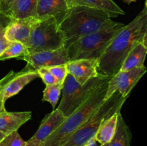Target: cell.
I'll return each instance as SVG.
<instances>
[{
	"mask_svg": "<svg viewBox=\"0 0 147 146\" xmlns=\"http://www.w3.org/2000/svg\"><path fill=\"white\" fill-rule=\"evenodd\" d=\"M147 27V7L116 34L98 60V74L112 77L120 70L129 52L143 42Z\"/></svg>",
	"mask_w": 147,
	"mask_h": 146,
	"instance_id": "obj_1",
	"label": "cell"
},
{
	"mask_svg": "<svg viewBox=\"0 0 147 146\" xmlns=\"http://www.w3.org/2000/svg\"><path fill=\"white\" fill-rule=\"evenodd\" d=\"M110 14L103 10L86 7H73L67 9L59 28L65 37V47L80 37L113 25Z\"/></svg>",
	"mask_w": 147,
	"mask_h": 146,
	"instance_id": "obj_2",
	"label": "cell"
},
{
	"mask_svg": "<svg viewBox=\"0 0 147 146\" xmlns=\"http://www.w3.org/2000/svg\"><path fill=\"white\" fill-rule=\"evenodd\" d=\"M109 81V80L101 84L76 111L66 117L64 123L45 140L41 146H61L64 144L103 102Z\"/></svg>",
	"mask_w": 147,
	"mask_h": 146,
	"instance_id": "obj_3",
	"label": "cell"
},
{
	"mask_svg": "<svg viewBox=\"0 0 147 146\" xmlns=\"http://www.w3.org/2000/svg\"><path fill=\"white\" fill-rule=\"evenodd\" d=\"M126 97L116 91L105 100L95 113L61 146H85L94 138L102 123L115 113L121 111Z\"/></svg>",
	"mask_w": 147,
	"mask_h": 146,
	"instance_id": "obj_4",
	"label": "cell"
},
{
	"mask_svg": "<svg viewBox=\"0 0 147 146\" xmlns=\"http://www.w3.org/2000/svg\"><path fill=\"white\" fill-rule=\"evenodd\" d=\"M124 26L123 23L116 22L113 25L78 39L66 47L70 62L84 59L98 60L109 43Z\"/></svg>",
	"mask_w": 147,
	"mask_h": 146,
	"instance_id": "obj_5",
	"label": "cell"
},
{
	"mask_svg": "<svg viewBox=\"0 0 147 146\" xmlns=\"http://www.w3.org/2000/svg\"><path fill=\"white\" fill-rule=\"evenodd\" d=\"M111 77L99 74L81 84L71 74H68L63 82L62 100L57 108L63 113L65 117H68Z\"/></svg>",
	"mask_w": 147,
	"mask_h": 146,
	"instance_id": "obj_6",
	"label": "cell"
},
{
	"mask_svg": "<svg viewBox=\"0 0 147 146\" xmlns=\"http://www.w3.org/2000/svg\"><path fill=\"white\" fill-rule=\"evenodd\" d=\"M65 37L55 17L37 19L33 25L27 44L29 53L56 50L65 47Z\"/></svg>",
	"mask_w": 147,
	"mask_h": 146,
	"instance_id": "obj_7",
	"label": "cell"
},
{
	"mask_svg": "<svg viewBox=\"0 0 147 146\" xmlns=\"http://www.w3.org/2000/svg\"><path fill=\"white\" fill-rule=\"evenodd\" d=\"M146 72V67L131 69L126 71L119 70L109 80L105 100L111 97L116 91L119 92L123 97L127 98L134 87Z\"/></svg>",
	"mask_w": 147,
	"mask_h": 146,
	"instance_id": "obj_8",
	"label": "cell"
},
{
	"mask_svg": "<svg viewBox=\"0 0 147 146\" xmlns=\"http://www.w3.org/2000/svg\"><path fill=\"white\" fill-rule=\"evenodd\" d=\"M22 60L27 62V66L24 69L27 71L37 70L41 67L65 64L70 62L66 47L56 50L29 53Z\"/></svg>",
	"mask_w": 147,
	"mask_h": 146,
	"instance_id": "obj_9",
	"label": "cell"
},
{
	"mask_svg": "<svg viewBox=\"0 0 147 146\" xmlns=\"http://www.w3.org/2000/svg\"><path fill=\"white\" fill-rule=\"evenodd\" d=\"M37 20V19L34 17L11 19L4 29V37L9 42H17L27 46L32 29Z\"/></svg>",
	"mask_w": 147,
	"mask_h": 146,
	"instance_id": "obj_10",
	"label": "cell"
},
{
	"mask_svg": "<svg viewBox=\"0 0 147 146\" xmlns=\"http://www.w3.org/2000/svg\"><path fill=\"white\" fill-rule=\"evenodd\" d=\"M65 119L66 117L60 110L55 109L45 117L37 131L28 141L42 145L50 135L53 134L64 123Z\"/></svg>",
	"mask_w": 147,
	"mask_h": 146,
	"instance_id": "obj_11",
	"label": "cell"
},
{
	"mask_svg": "<svg viewBox=\"0 0 147 146\" xmlns=\"http://www.w3.org/2000/svg\"><path fill=\"white\" fill-rule=\"evenodd\" d=\"M39 77L37 70H25L23 69L20 72L16 73L15 75L3 87L0 91V96L3 102L10 97L18 94L27 84Z\"/></svg>",
	"mask_w": 147,
	"mask_h": 146,
	"instance_id": "obj_12",
	"label": "cell"
},
{
	"mask_svg": "<svg viewBox=\"0 0 147 146\" xmlns=\"http://www.w3.org/2000/svg\"><path fill=\"white\" fill-rule=\"evenodd\" d=\"M66 65L68 74H71L81 84L99 74L98 72L97 60L84 59L74 60L69 62Z\"/></svg>",
	"mask_w": 147,
	"mask_h": 146,
	"instance_id": "obj_13",
	"label": "cell"
},
{
	"mask_svg": "<svg viewBox=\"0 0 147 146\" xmlns=\"http://www.w3.org/2000/svg\"><path fill=\"white\" fill-rule=\"evenodd\" d=\"M67 9L68 6L66 0H38L35 17L39 20L55 17L60 24Z\"/></svg>",
	"mask_w": 147,
	"mask_h": 146,
	"instance_id": "obj_14",
	"label": "cell"
},
{
	"mask_svg": "<svg viewBox=\"0 0 147 146\" xmlns=\"http://www.w3.org/2000/svg\"><path fill=\"white\" fill-rule=\"evenodd\" d=\"M32 117L29 112H8L6 110L0 112V131L9 135L28 121Z\"/></svg>",
	"mask_w": 147,
	"mask_h": 146,
	"instance_id": "obj_15",
	"label": "cell"
},
{
	"mask_svg": "<svg viewBox=\"0 0 147 146\" xmlns=\"http://www.w3.org/2000/svg\"><path fill=\"white\" fill-rule=\"evenodd\" d=\"M68 8L73 7H86L103 10L109 13L111 17L124 15L125 11L113 0H66Z\"/></svg>",
	"mask_w": 147,
	"mask_h": 146,
	"instance_id": "obj_16",
	"label": "cell"
},
{
	"mask_svg": "<svg viewBox=\"0 0 147 146\" xmlns=\"http://www.w3.org/2000/svg\"><path fill=\"white\" fill-rule=\"evenodd\" d=\"M147 54V49L142 43L135 46L125 58L120 70L126 71L134 68L144 67V62Z\"/></svg>",
	"mask_w": 147,
	"mask_h": 146,
	"instance_id": "obj_17",
	"label": "cell"
},
{
	"mask_svg": "<svg viewBox=\"0 0 147 146\" xmlns=\"http://www.w3.org/2000/svg\"><path fill=\"white\" fill-rule=\"evenodd\" d=\"M38 0H16L10 8L7 16L11 19L35 17Z\"/></svg>",
	"mask_w": 147,
	"mask_h": 146,
	"instance_id": "obj_18",
	"label": "cell"
},
{
	"mask_svg": "<svg viewBox=\"0 0 147 146\" xmlns=\"http://www.w3.org/2000/svg\"><path fill=\"white\" fill-rule=\"evenodd\" d=\"M132 134L130 128L123 120L121 111L118 113L117 127L111 141L100 146H130Z\"/></svg>",
	"mask_w": 147,
	"mask_h": 146,
	"instance_id": "obj_19",
	"label": "cell"
},
{
	"mask_svg": "<svg viewBox=\"0 0 147 146\" xmlns=\"http://www.w3.org/2000/svg\"><path fill=\"white\" fill-rule=\"evenodd\" d=\"M118 113L105 120L99 127L95 136V139L98 143H100V145L109 143L114 137L117 127Z\"/></svg>",
	"mask_w": 147,
	"mask_h": 146,
	"instance_id": "obj_20",
	"label": "cell"
},
{
	"mask_svg": "<svg viewBox=\"0 0 147 146\" xmlns=\"http://www.w3.org/2000/svg\"><path fill=\"white\" fill-rule=\"evenodd\" d=\"M29 54L27 46L21 42H11L0 55V60H6L11 58L22 60L23 57Z\"/></svg>",
	"mask_w": 147,
	"mask_h": 146,
	"instance_id": "obj_21",
	"label": "cell"
},
{
	"mask_svg": "<svg viewBox=\"0 0 147 146\" xmlns=\"http://www.w3.org/2000/svg\"><path fill=\"white\" fill-rule=\"evenodd\" d=\"M63 87V84H61V83H56L54 84L46 85L45 88L43 90V97L42 100L50 103L52 107L55 110L56 104L60 98Z\"/></svg>",
	"mask_w": 147,
	"mask_h": 146,
	"instance_id": "obj_22",
	"label": "cell"
},
{
	"mask_svg": "<svg viewBox=\"0 0 147 146\" xmlns=\"http://www.w3.org/2000/svg\"><path fill=\"white\" fill-rule=\"evenodd\" d=\"M50 72L52 73L55 78L57 80V82L63 84L66 77L68 74L67 65L65 64H60V65L52 66V67H46Z\"/></svg>",
	"mask_w": 147,
	"mask_h": 146,
	"instance_id": "obj_23",
	"label": "cell"
},
{
	"mask_svg": "<svg viewBox=\"0 0 147 146\" xmlns=\"http://www.w3.org/2000/svg\"><path fill=\"white\" fill-rule=\"evenodd\" d=\"M4 146H25L27 141H24L17 131H14L7 135L2 140Z\"/></svg>",
	"mask_w": 147,
	"mask_h": 146,
	"instance_id": "obj_24",
	"label": "cell"
},
{
	"mask_svg": "<svg viewBox=\"0 0 147 146\" xmlns=\"http://www.w3.org/2000/svg\"><path fill=\"white\" fill-rule=\"evenodd\" d=\"M37 72L39 74V77L42 79V82L46 85L58 83L54 76L46 67H41V68L37 70Z\"/></svg>",
	"mask_w": 147,
	"mask_h": 146,
	"instance_id": "obj_25",
	"label": "cell"
},
{
	"mask_svg": "<svg viewBox=\"0 0 147 146\" xmlns=\"http://www.w3.org/2000/svg\"><path fill=\"white\" fill-rule=\"evenodd\" d=\"M16 0H0V12L7 16L10 8Z\"/></svg>",
	"mask_w": 147,
	"mask_h": 146,
	"instance_id": "obj_26",
	"label": "cell"
},
{
	"mask_svg": "<svg viewBox=\"0 0 147 146\" xmlns=\"http://www.w3.org/2000/svg\"><path fill=\"white\" fill-rule=\"evenodd\" d=\"M11 42L7 41L4 37V30L0 32V55L2 54L3 52L6 50L7 47L9 45Z\"/></svg>",
	"mask_w": 147,
	"mask_h": 146,
	"instance_id": "obj_27",
	"label": "cell"
},
{
	"mask_svg": "<svg viewBox=\"0 0 147 146\" xmlns=\"http://www.w3.org/2000/svg\"><path fill=\"white\" fill-rule=\"evenodd\" d=\"M11 20V18L0 12V32L5 29L6 27Z\"/></svg>",
	"mask_w": 147,
	"mask_h": 146,
	"instance_id": "obj_28",
	"label": "cell"
},
{
	"mask_svg": "<svg viewBox=\"0 0 147 146\" xmlns=\"http://www.w3.org/2000/svg\"><path fill=\"white\" fill-rule=\"evenodd\" d=\"M16 73L17 72H14V71L9 72L5 77H3L1 80H0V91H1V89L3 88V87H4V86L5 85V84H7V83L8 82L14 75H15Z\"/></svg>",
	"mask_w": 147,
	"mask_h": 146,
	"instance_id": "obj_29",
	"label": "cell"
},
{
	"mask_svg": "<svg viewBox=\"0 0 147 146\" xmlns=\"http://www.w3.org/2000/svg\"><path fill=\"white\" fill-rule=\"evenodd\" d=\"M85 146H100V145H98V142L96 141V139H95L94 137V138L91 139V140H90V141H89Z\"/></svg>",
	"mask_w": 147,
	"mask_h": 146,
	"instance_id": "obj_30",
	"label": "cell"
},
{
	"mask_svg": "<svg viewBox=\"0 0 147 146\" xmlns=\"http://www.w3.org/2000/svg\"><path fill=\"white\" fill-rule=\"evenodd\" d=\"M142 44L145 46V47L147 49V27H146V31H145V34L144 36V38H143V42H142Z\"/></svg>",
	"mask_w": 147,
	"mask_h": 146,
	"instance_id": "obj_31",
	"label": "cell"
},
{
	"mask_svg": "<svg viewBox=\"0 0 147 146\" xmlns=\"http://www.w3.org/2000/svg\"><path fill=\"white\" fill-rule=\"evenodd\" d=\"M5 103L3 102L1 98V96H0V112L3 111V110H5Z\"/></svg>",
	"mask_w": 147,
	"mask_h": 146,
	"instance_id": "obj_32",
	"label": "cell"
},
{
	"mask_svg": "<svg viewBox=\"0 0 147 146\" xmlns=\"http://www.w3.org/2000/svg\"><path fill=\"white\" fill-rule=\"evenodd\" d=\"M7 135L5 134V133H4L3 132L0 131V142L2 141L3 140H4V138H5L6 137H7Z\"/></svg>",
	"mask_w": 147,
	"mask_h": 146,
	"instance_id": "obj_33",
	"label": "cell"
},
{
	"mask_svg": "<svg viewBox=\"0 0 147 146\" xmlns=\"http://www.w3.org/2000/svg\"><path fill=\"white\" fill-rule=\"evenodd\" d=\"M42 145H38L36 144V143H32V142L30 141H27V145L25 146H41Z\"/></svg>",
	"mask_w": 147,
	"mask_h": 146,
	"instance_id": "obj_34",
	"label": "cell"
},
{
	"mask_svg": "<svg viewBox=\"0 0 147 146\" xmlns=\"http://www.w3.org/2000/svg\"><path fill=\"white\" fill-rule=\"evenodd\" d=\"M123 1H124L125 3H126V4H130L132 2H134V1H136V0H123Z\"/></svg>",
	"mask_w": 147,
	"mask_h": 146,
	"instance_id": "obj_35",
	"label": "cell"
},
{
	"mask_svg": "<svg viewBox=\"0 0 147 146\" xmlns=\"http://www.w3.org/2000/svg\"><path fill=\"white\" fill-rule=\"evenodd\" d=\"M0 146H4V145H3V142H0Z\"/></svg>",
	"mask_w": 147,
	"mask_h": 146,
	"instance_id": "obj_36",
	"label": "cell"
},
{
	"mask_svg": "<svg viewBox=\"0 0 147 146\" xmlns=\"http://www.w3.org/2000/svg\"><path fill=\"white\" fill-rule=\"evenodd\" d=\"M145 6H146V7H147V0L145 1Z\"/></svg>",
	"mask_w": 147,
	"mask_h": 146,
	"instance_id": "obj_37",
	"label": "cell"
}]
</instances>
